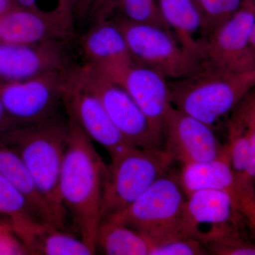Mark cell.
I'll return each mask as SVG.
<instances>
[{
    "label": "cell",
    "mask_w": 255,
    "mask_h": 255,
    "mask_svg": "<svg viewBox=\"0 0 255 255\" xmlns=\"http://www.w3.org/2000/svg\"><path fill=\"white\" fill-rule=\"evenodd\" d=\"M16 127H18L17 125L10 117L0 99V137Z\"/></svg>",
    "instance_id": "cell-31"
},
{
    "label": "cell",
    "mask_w": 255,
    "mask_h": 255,
    "mask_svg": "<svg viewBox=\"0 0 255 255\" xmlns=\"http://www.w3.org/2000/svg\"><path fill=\"white\" fill-rule=\"evenodd\" d=\"M41 1L42 0H13L14 4L21 9L45 11L42 9ZM56 1L61 4L74 5V0H56Z\"/></svg>",
    "instance_id": "cell-32"
},
{
    "label": "cell",
    "mask_w": 255,
    "mask_h": 255,
    "mask_svg": "<svg viewBox=\"0 0 255 255\" xmlns=\"http://www.w3.org/2000/svg\"><path fill=\"white\" fill-rule=\"evenodd\" d=\"M250 43H251V46L253 53L255 55V22L253 26L251 34V39H250Z\"/></svg>",
    "instance_id": "cell-34"
},
{
    "label": "cell",
    "mask_w": 255,
    "mask_h": 255,
    "mask_svg": "<svg viewBox=\"0 0 255 255\" xmlns=\"http://www.w3.org/2000/svg\"><path fill=\"white\" fill-rule=\"evenodd\" d=\"M193 1H194V2H195V4L197 5L198 0H193Z\"/></svg>",
    "instance_id": "cell-36"
},
{
    "label": "cell",
    "mask_w": 255,
    "mask_h": 255,
    "mask_svg": "<svg viewBox=\"0 0 255 255\" xmlns=\"http://www.w3.org/2000/svg\"><path fill=\"white\" fill-rule=\"evenodd\" d=\"M69 133V121L58 117L15 128L0 137L22 159L43 199L65 226L68 214L60 198L59 183Z\"/></svg>",
    "instance_id": "cell-2"
},
{
    "label": "cell",
    "mask_w": 255,
    "mask_h": 255,
    "mask_svg": "<svg viewBox=\"0 0 255 255\" xmlns=\"http://www.w3.org/2000/svg\"><path fill=\"white\" fill-rule=\"evenodd\" d=\"M65 43H0V81H23L68 70Z\"/></svg>",
    "instance_id": "cell-14"
},
{
    "label": "cell",
    "mask_w": 255,
    "mask_h": 255,
    "mask_svg": "<svg viewBox=\"0 0 255 255\" xmlns=\"http://www.w3.org/2000/svg\"><path fill=\"white\" fill-rule=\"evenodd\" d=\"M164 21L183 48L202 57L201 41L196 35L202 28V19L193 0H158Z\"/></svg>",
    "instance_id": "cell-20"
},
{
    "label": "cell",
    "mask_w": 255,
    "mask_h": 255,
    "mask_svg": "<svg viewBox=\"0 0 255 255\" xmlns=\"http://www.w3.org/2000/svg\"><path fill=\"white\" fill-rule=\"evenodd\" d=\"M165 148L182 164L218 158L226 148L215 135L214 128L171 106L164 124Z\"/></svg>",
    "instance_id": "cell-12"
},
{
    "label": "cell",
    "mask_w": 255,
    "mask_h": 255,
    "mask_svg": "<svg viewBox=\"0 0 255 255\" xmlns=\"http://www.w3.org/2000/svg\"><path fill=\"white\" fill-rule=\"evenodd\" d=\"M0 174L21 191L42 223L48 227L65 230L38 191L22 159L14 150L0 141Z\"/></svg>",
    "instance_id": "cell-18"
},
{
    "label": "cell",
    "mask_w": 255,
    "mask_h": 255,
    "mask_svg": "<svg viewBox=\"0 0 255 255\" xmlns=\"http://www.w3.org/2000/svg\"><path fill=\"white\" fill-rule=\"evenodd\" d=\"M255 11L242 5L241 9L216 28L201 46L204 64L232 73L255 69V55L250 43Z\"/></svg>",
    "instance_id": "cell-10"
},
{
    "label": "cell",
    "mask_w": 255,
    "mask_h": 255,
    "mask_svg": "<svg viewBox=\"0 0 255 255\" xmlns=\"http://www.w3.org/2000/svg\"><path fill=\"white\" fill-rule=\"evenodd\" d=\"M111 159L104 184L101 221L127 209L156 181L168 174L175 162L164 149L134 146Z\"/></svg>",
    "instance_id": "cell-4"
},
{
    "label": "cell",
    "mask_w": 255,
    "mask_h": 255,
    "mask_svg": "<svg viewBox=\"0 0 255 255\" xmlns=\"http://www.w3.org/2000/svg\"><path fill=\"white\" fill-rule=\"evenodd\" d=\"M0 219L6 220L11 224L28 252L37 233L46 226L22 193L1 174Z\"/></svg>",
    "instance_id": "cell-19"
},
{
    "label": "cell",
    "mask_w": 255,
    "mask_h": 255,
    "mask_svg": "<svg viewBox=\"0 0 255 255\" xmlns=\"http://www.w3.org/2000/svg\"><path fill=\"white\" fill-rule=\"evenodd\" d=\"M236 199L228 191L204 189L187 196L182 223L183 238L200 241L203 226H211L210 242L236 224L239 214ZM201 242V241H200Z\"/></svg>",
    "instance_id": "cell-15"
},
{
    "label": "cell",
    "mask_w": 255,
    "mask_h": 255,
    "mask_svg": "<svg viewBox=\"0 0 255 255\" xmlns=\"http://www.w3.org/2000/svg\"><path fill=\"white\" fill-rule=\"evenodd\" d=\"M119 0H74L82 9L87 10L95 18V21L110 18L115 11Z\"/></svg>",
    "instance_id": "cell-30"
},
{
    "label": "cell",
    "mask_w": 255,
    "mask_h": 255,
    "mask_svg": "<svg viewBox=\"0 0 255 255\" xmlns=\"http://www.w3.org/2000/svg\"><path fill=\"white\" fill-rule=\"evenodd\" d=\"M243 0H198L202 30L208 36L241 9Z\"/></svg>",
    "instance_id": "cell-25"
},
{
    "label": "cell",
    "mask_w": 255,
    "mask_h": 255,
    "mask_svg": "<svg viewBox=\"0 0 255 255\" xmlns=\"http://www.w3.org/2000/svg\"><path fill=\"white\" fill-rule=\"evenodd\" d=\"M242 4L249 6L255 11V0H243Z\"/></svg>",
    "instance_id": "cell-35"
},
{
    "label": "cell",
    "mask_w": 255,
    "mask_h": 255,
    "mask_svg": "<svg viewBox=\"0 0 255 255\" xmlns=\"http://www.w3.org/2000/svg\"><path fill=\"white\" fill-rule=\"evenodd\" d=\"M234 197L238 211L248 220L255 233V188L250 189L238 185Z\"/></svg>",
    "instance_id": "cell-29"
},
{
    "label": "cell",
    "mask_w": 255,
    "mask_h": 255,
    "mask_svg": "<svg viewBox=\"0 0 255 255\" xmlns=\"http://www.w3.org/2000/svg\"><path fill=\"white\" fill-rule=\"evenodd\" d=\"M62 103L68 120L76 124L92 142L105 147L111 157L130 147L115 127L99 97L68 70Z\"/></svg>",
    "instance_id": "cell-9"
},
{
    "label": "cell",
    "mask_w": 255,
    "mask_h": 255,
    "mask_svg": "<svg viewBox=\"0 0 255 255\" xmlns=\"http://www.w3.org/2000/svg\"><path fill=\"white\" fill-rule=\"evenodd\" d=\"M209 244L215 254L255 255V243L243 238L238 232L237 226Z\"/></svg>",
    "instance_id": "cell-26"
},
{
    "label": "cell",
    "mask_w": 255,
    "mask_h": 255,
    "mask_svg": "<svg viewBox=\"0 0 255 255\" xmlns=\"http://www.w3.org/2000/svg\"><path fill=\"white\" fill-rule=\"evenodd\" d=\"M171 104L213 128L255 87V69L232 73L204 64L191 76L169 85Z\"/></svg>",
    "instance_id": "cell-3"
},
{
    "label": "cell",
    "mask_w": 255,
    "mask_h": 255,
    "mask_svg": "<svg viewBox=\"0 0 255 255\" xmlns=\"http://www.w3.org/2000/svg\"><path fill=\"white\" fill-rule=\"evenodd\" d=\"M28 255L24 243L15 233L11 224L0 219V255Z\"/></svg>",
    "instance_id": "cell-28"
},
{
    "label": "cell",
    "mask_w": 255,
    "mask_h": 255,
    "mask_svg": "<svg viewBox=\"0 0 255 255\" xmlns=\"http://www.w3.org/2000/svg\"><path fill=\"white\" fill-rule=\"evenodd\" d=\"M72 71L85 86L97 95L111 120L130 145L159 148L163 135L156 130L125 89L91 63L74 67Z\"/></svg>",
    "instance_id": "cell-7"
},
{
    "label": "cell",
    "mask_w": 255,
    "mask_h": 255,
    "mask_svg": "<svg viewBox=\"0 0 255 255\" xmlns=\"http://www.w3.org/2000/svg\"><path fill=\"white\" fill-rule=\"evenodd\" d=\"M179 178L187 196L204 189L226 191L234 196L238 187L228 144L224 152L218 158L183 164Z\"/></svg>",
    "instance_id": "cell-17"
},
{
    "label": "cell",
    "mask_w": 255,
    "mask_h": 255,
    "mask_svg": "<svg viewBox=\"0 0 255 255\" xmlns=\"http://www.w3.org/2000/svg\"><path fill=\"white\" fill-rule=\"evenodd\" d=\"M69 123L70 133L60 172V198L80 238L96 253L107 165L82 129L73 122Z\"/></svg>",
    "instance_id": "cell-1"
},
{
    "label": "cell",
    "mask_w": 255,
    "mask_h": 255,
    "mask_svg": "<svg viewBox=\"0 0 255 255\" xmlns=\"http://www.w3.org/2000/svg\"><path fill=\"white\" fill-rule=\"evenodd\" d=\"M15 6H16L14 4L13 0H0V14L9 11Z\"/></svg>",
    "instance_id": "cell-33"
},
{
    "label": "cell",
    "mask_w": 255,
    "mask_h": 255,
    "mask_svg": "<svg viewBox=\"0 0 255 255\" xmlns=\"http://www.w3.org/2000/svg\"><path fill=\"white\" fill-rule=\"evenodd\" d=\"M202 243L194 238H182L156 245L150 255H206Z\"/></svg>",
    "instance_id": "cell-27"
},
{
    "label": "cell",
    "mask_w": 255,
    "mask_h": 255,
    "mask_svg": "<svg viewBox=\"0 0 255 255\" xmlns=\"http://www.w3.org/2000/svg\"><path fill=\"white\" fill-rule=\"evenodd\" d=\"M152 242L125 225L102 220L95 236V248L109 255H150Z\"/></svg>",
    "instance_id": "cell-21"
},
{
    "label": "cell",
    "mask_w": 255,
    "mask_h": 255,
    "mask_svg": "<svg viewBox=\"0 0 255 255\" xmlns=\"http://www.w3.org/2000/svg\"><path fill=\"white\" fill-rule=\"evenodd\" d=\"M186 200L187 195L179 174L169 172L127 209L107 219L138 231L155 246L183 238L182 223Z\"/></svg>",
    "instance_id": "cell-5"
},
{
    "label": "cell",
    "mask_w": 255,
    "mask_h": 255,
    "mask_svg": "<svg viewBox=\"0 0 255 255\" xmlns=\"http://www.w3.org/2000/svg\"><path fill=\"white\" fill-rule=\"evenodd\" d=\"M114 21L122 30L135 63L158 72L166 79L182 80L204 65L200 55L183 48L172 32L122 17Z\"/></svg>",
    "instance_id": "cell-6"
},
{
    "label": "cell",
    "mask_w": 255,
    "mask_h": 255,
    "mask_svg": "<svg viewBox=\"0 0 255 255\" xmlns=\"http://www.w3.org/2000/svg\"><path fill=\"white\" fill-rule=\"evenodd\" d=\"M102 73L127 90L156 130L164 136L166 117L172 106L167 79L158 72L136 63Z\"/></svg>",
    "instance_id": "cell-13"
},
{
    "label": "cell",
    "mask_w": 255,
    "mask_h": 255,
    "mask_svg": "<svg viewBox=\"0 0 255 255\" xmlns=\"http://www.w3.org/2000/svg\"><path fill=\"white\" fill-rule=\"evenodd\" d=\"M81 47L87 63L102 71L135 63L122 30L110 18L96 21L84 35Z\"/></svg>",
    "instance_id": "cell-16"
},
{
    "label": "cell",
    "mask_w": 255,
    "mask_h": 255,
    "mask_svg": "<svg viewBox=\"0 0 255 255\" xmlns=\"http://www.w3.org/2000/svg\"><path fill=\"white\" fill-rule=\"evenodd\" d=\"M74 7L38 11L15 6L0 14V43L67 42L73 36Z\"/></svg>",
    "instance_id": "cell-11"
},
{
    "label": "cell",
    "mask_w": 255,
    "mask_h": 255,
    "mask_svg": "<svg viewBox=\"0 0 255 255\" xmlns=\"http://www.w3.org/2000/svg\"><path fill=\"white\" fill-rule=\"evenodd\" d=\"M236 109L246 124L249 135L250 148L248 164L243 177L238 182L240 187L255 188V91L252 90L240 102Z\"/></svg>",
    "instance_id": "cell-24"
},
{
    "label": "cell",
    "mask_w": 255,
    "mask_h": 255,
    "mask_svg": "<svg viewBox=\"0 0 255 255\" xmlns=\"http://www.w3.org/2000/svg\"><path fill=\"white\" fill-rule=\"evenodd\" d=\"M96 253L81 238L63 230L45 226L37 233L29 247V255H92Z\"/></svg>",
    "instance_id": "cell-22"
},
{
    "label": "cell",
    "mask_w": 255,
    "mask_h": 255,
    "mask_svg": "<svg viewBox=\"0 0 255 255\" xmlns=\"http://www.w3.org/2000/svg\"><path fill=\"white\" fill-rule=\"evenodd\" d=\"M68 70L50 72L23 81H0V99L18 127L58 117L57 112L59 105H63L64 83Z\"/></svg>",
    "instance_id": "cell-8"
},
{
    "label": "cell",
    "mask_w": 255,
    "mask_h": 255,
    "mask_svg": "<svg viewBox=\"0 0 255 255\" xmlns=\"http://www.w3.org/2000/svg\"><path fill=\"white\" fill-rule=\"evenodd\" d=\"M115 11L122 14L121 17L131 22L150 25L172 32L164 21L158 0H119Z\"/></svg>",
    "instance_id": "cell-23"
}]
</instances>
